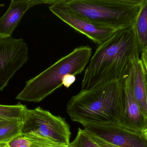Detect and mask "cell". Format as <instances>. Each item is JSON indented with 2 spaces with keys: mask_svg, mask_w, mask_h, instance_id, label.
Segmentation results:
<instances>
[{
  "mask_svg": "<svg viewBox=\"0 0 147 147\" xmlns=\"http://www.w3.org/2000/svg\"><path fill=\"white\" fill-rule=\"evenodd\" d=\"M140 54L133 27L117 31L98 46L92 56L85 70L81 91L124 80L134 63L140 58Z\"/></svg>",
  "mask_w": 147,
  "mask_h": 147,
  "instance_id": "1",
  "label": "cell"
},
{
  "mask_svg": "<svg viewBox=\"0 0 147 147\" xmlns=\"http://www.w3.org/2000/svg\"><path fill=\"white\" fill-rule=\"evenodd\" d=\"M124 80L104 84L86 91H80L67 104L71 120L84 127L89 124L119 125L123 115Z\"/></svg>",
  "mask_w": 147,
  "mask_h": 147,
  "instance_id": "2",
  "label": "cell"
},
{
  "mask_svg": "<svg viewBox=\"0 0 147 147\" xmlns=\"http://www.w3.org/2000/svg\"><path fill=\"white\" fill-rule=\"evenodd\" d=\"M90 46H80L56 61L50 67L26 82L16 99L24 102H40L63 86L68 74L76 76L87 67L92 55Z\"/></svg>",
  "mask_w": 147,
  "mask_h": 147,
  "instance_id": "3",
  "label": "cell"
},
{
  "mask_svg": "<svg viewBox=\"0 0 147 147\" xmlns=\"http://www.w3.org/2000/svg\"><path fill=\"white\" fill-rule=\"evenodd\" d=\"M74 14L98 26L120 30L132 27L142 0H63Z\"/></svg>",
  "mask_w": 147,
  "mask_h": 147,
  "instance_id": "4",
  "label": "cell"
},
{
  "mask_svg": "<svg viewBox=\"0 0 147 147\" xmlns=\"http://www.w3.org/2000/svg\"><path fill=\"white\" fill-rule=\"evenodd\" d=\"M21 133L40 136L64 146L70 143L71 133L65 120L40 107L26 110Z\"/></svg>",
  "mask_w": 147,
  "mask_h": 147,
  "instance_id": "5",
  "label": "cell"
},
{
  "mask_svg": "<svg viewBox=\"0 0 147 147\" xmlns=\"http://www.w3.org/2000/svg\"><path fill=\"white\" fill-rule=\"evenodd\" d=\"M28 59V47L24 40L0 38V91Z\"/></svg>",
  "mask_w": 147,
  "mask_h": 147,
  "instance_id": "6",
  "label": "cell"
},
{
  "mask_svg": "<svg viewBox=\"0 0 147 147\" xmlns=\"http://www.w3.org/2000/svg\"><path fill=\"white\" fill-rule=\"evenodd\" d=\"M51 12L75 31L99 46L108 40L117 31V29L98 26L74 14L64 3L57 0L49 7Z\"/></svg>",
  "mask_w": 147,
  "mask_h": 147,
  "instance_id": "7",
  "label": "cell"
},
{
  "mask_svg": "<svg viewBox=\"0 0 147 147\" xmlns=\"http://www.w3.org/2000/svg\"><path fill=\"white\" fill-rule=\"evenodd\" d=\"M86 132L106 142L120 147H147V138L141 132L114 124H89Z\"/></svg>",
  "mask_w": 147,
  "mask_h": 147,
  "instance_id": "8",
  "label": "cell"
},
{
  "mask_svg": "<svg viewBox=\"0 0 147 147\" xmlns=\"http://www.w3.org/2000/svg\"><path fill=\"white\" fill-rule=\"evenodd\" d=\"M130 70L124 79L123 115L119 125L128 129L142 133L147 127V119L142 113L135 98Z\"/></svg>",
  "mask_w": 147,
  "mask_h": 147,
  "instance_id": "9",
  "label": "cell"
},
{
  "mask_svg": "<svg viewBox=\"0 0 147 147\" xmlns=\"http://www.w3.org/2000/svg\"><path fill=\"white\" fill-rule=\"evenodd\" d=\"M57 0H12L6 13L0 18V38H11L25 13L31 8L42 4L52 5Z\"/></svg>",
  "mask_w": 147,
  "mask_h": 147,
  "instance_id": "10",
  "label": "cell"
},
{
  "mask_svg": "<svg viewBox=\"0 0 147 147\" xmlns=\"http://www.w3.org/2000/svg\"><path fill=\"white\" fill-rule=\"evenodd\" d=\"M130 71L135 98L142 113L147 119V81L143 63L140 58L134 63Z\"/></svg>",
  "mask_w": 147,
  "mask_h": 147,
  "instance_id": "11",
  "label": "cell"
},
{
  "mask_svg": "<svg viewBox=\"0 0 147 147\" xmlns=\"http://www.w3.org/2000/svg\"><path fill=\"white\" fill-rule=\"evenodd\" d=\"M133 28L142 53L147 51V0H142Z\"/></svg>",
  "mask_w": 147,
  "mask_h": 147,
  "instance_id": "12",
  "label": "cell"
},
{
  "mask_svg": "<svg viewBox=\"0 0 147 147\" xmlns=\"http://www.w3.org/2000/svg\"><path fill=\"white\" fill-rule=\"evenodd\" d=\"M22 123L20 120L0 121V143L9 142L20 134Z\"/></svg>",
  "mask_w": 147,
  "mask_h": 147,
  "instance_id": "13",
  "label": "cell"
},
{
  "mask_svg": "<svg viewBox=\"0 0 147 147\" xmlns=\"http://www.w3.org/2000/svg\"><path fill=\"white\" fill-rule=\"evenodd\" d=\"M27 109L26 106L20 103L15 105H0V121H22Z\"/></svg>",
  "mask_w": 147,
  "mask_h": 147,
  "instance_id": "14",
  "label": "cell"
},
{
  "mask_svg": "<svg viewBox=\"0 0 147 147\" xmlns=\"http://www.w3.org/2000/svg\"><path fill=\"white\" fill-rule=\"evenodd\" d=\"M69 147H101L98 145L84 130L79 128L78 134Z\"/></svg>",
  "mask_w": 147,
  "mask_h": 147,
  "instance_id": "15",
  "label": "cell"
},
{
  "mask_svg": "<svg viewBox=\"0 0 147 147\" xmlns=\"http://www.w3.org/2000/svg\"><path fill=\"white\" fill-rule=\"evenodd\" d=\"M26 135L32 143L31 147H69L60 145L46 138L32 134Z\"/></svg>",
  "mask_w": 147,
  "mask_h": 147,
  "instance_id": "16",
  "label": "cell"
},
{
  "mask_svg": "<svg viewBox=\"0 0 147 147\" xmlns=\"http://www.w3.org/2000/svg\"><path fill=\"white\" fill-rule=\"evenodd\" d=\"M10 147H31L32 143L26 135L20 133L8 142Z\"/></svg>",
  "mask_w": 147,
  "mask_h": 147,
  "instance_id": "17",
  "label": "cell"
},
{
  "mask_svg": "<svg viewBox=\"0 0 147 147\" xmlns=\"http://www.w3.org/2000/svg\"><path fill=\"white\" fill-rule=\"evenodd\" d=\"M90 135V137L92 138V140L101 147H120L117 146H115L113 144H111L109 142H106L105 141L93 135L90 134L88 133Z\"/></svg>",
  "mask_w": 147,
  "mask_h": 147,
  "instance_id": "18",
  "label": "cell"
},
{
  "mask_svg": "<svg viewBox=\"0 0 147 147\" xmlns=\"http://www.w3.org/2000/svg\"><path fill=\"white\" fill-rule=\"evenodd\" d=\"M76 77L72 74H68L64 78L63 85L65 87L69 88L75 82Z\"/></svg>",
  "mask_w": 147,
  "mask_h": 147,
  "instance_id": "19",
  "label": "cell"
},
{
  "mask_svg": "<svg viewBox=\"0 0 147 147\" xmlns=\"http://www.w3.org/2000/svg\"><path fill=\"white\" fill-rule=\"evenodd\" d=\"M141 54V56L140 59L143 63L147 81V51L142 53Z\"/></svg>",
  "mask_w": 147,
  "mask_h": 147,
  "instance_id": "20",
  "label": "cell"
},
{
  "mask_svg": "<svg viewBox=\"0 0 147 147\" xmlns=\"http://www.w3.org/2000/svg\"><path fill=\"white\" fill-rule=\"evenodd\" d=\"M0 147H10L8 142H2L0 143Z\"/></svg>",
  "mask_w": 147,
  "mask_h": 147,
  "instance_id": "21",
  "label": "cell"
},
{
  "mask_svg": "<svg viewBox=\"0 0 147 147\" xmlns=\"http://www.w3.org/2000/svg\"><path fill=\"white\" fill-rule=\"evenodd\" d=\"M142 133L144 134V135H145L147 138V126L146 127V128L144 129V131L142 132Z\"/></svg>",
  "mask_w": 147,
  "mask_h": 147,
  "instance_id": "22",
  "label": "cell"
}]
</instances>
